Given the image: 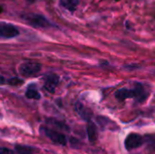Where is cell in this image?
<instances>
[{"label": "cell", "mask_w": 155, "mask_h": 154, "mask_svg": "<svg viewBox=\"0 0 155 154\" xmlns=\"http://www.w3.org/2000/svg\"><path fill=\"white\" fill-rule=\"evenodd\" d=\"M0 154H14V152L7 149V148L0 147Z\"/></svg>", "instance_id": "cell-16"}, {"label": "cell", "mask_w": 155, "mask_h": 154, "mask_svg": "<svg viewBox=\"0 0 155 154\" xmlns=\"http://www.w3.org/2000/svg\"><path fill=\"white\" fill-rule=\"evenodd\" d=\"M5 83V79L3 76L0 75V84H4Z\"/></svg>", "instance_id": "cell-17"}, {"label": "cell", "mask_w": 155, "mask_h": 154, "mask_svg": "<svg viewBox=\"0 0 155 154\" xmlns=\"http://www.w3.org/2000/svg\"><path fill=\"white\" fill-rule=\"evenodd\" d=\"M40 70H41V64H37V63H32V62L24 63L19 67L20 74L25 76L34 75V74L39 73Z\"/></svg>", "instance_id": "cell-4"}, {"label": "cell", "mask_w": 155, "mask_h": 154, "mask_svg": "<svg viewBox=\"0 0 155 154\" xmlns=\"http://www.w3.org/2000/svg\"><path fill=\"white\" fill-rule=\"evenodd\" d=\"M134 89L135 92V98L134 100L138 103H143L148 98V92L143 86V84L140 83H135L134 85Z\"/></svg>", "instance_id": "cell-6"}, {"label": "cell", "mask_w": 155, "mask_h": 154, "mask_svg": "<svg viewBox=\"0 0 155 154\" xmlns=\"http://www.w3.org/2000/svg\"><path fill=\"white\" fill-rule=\"evenodd\" d=\"M58 77L55 74H50L47 76V78L45 79V90H47L49 93H54L55 88L58 84Z\"/></svg>", "instance_id": "cell-8"}, {"label": "cell", "mask_w": 155, "mask_h": 154, "mask_svg": "<svg viewBox=\"0 0 155 154\" xmlns=\"http://www.w3.org/2000/svg\"><path fill=\"white\" fill-rule=\"evenodd\" d=\"M15 151L18 154H33V149L25 145H16Z\"/></svg>", "instance_id": "cell-13"}, {"label": "cell", "mask_w": 155, "mask_h": 154, "mask_svg": "<svg viewBox=\"0 0 155 154\" xmlns=\"http://www.w3.org/2000/svg\"><path fill=\"white\" fill-rule=\"evenodd\" d=\"M41 131L52 142H54L55 143H58V144H61L63 146H64L66 144V138L63 133H61L59 132H56V131H54L53 129L47 128V127H41Z\"/></svg>", "instance_id": "cell-2"}, {"label": "cell", "mask_w": 155, "mask_h": 154, "mask_svg": "<svg viewBox=\"0 0 155 154\" xmlns=\"http://www.w3.org/2000/svg\"><path fill=\"white\" fill-rule=\"evenodd\" d=\"M8 84L12 85V86H18V85H21L23 84L24 81L20 78H17V77H15V78H11L7 81Z\"/></svg>", "instance_id": "cell-15"}, {"label": "cell", "mask_w": 155, "mask_h": 154, "mask_svg": "<svg viewBox=\"0 0 155 154\" xmlns=\"http://www.w3.org/2000/svg\"><path fill=\"white\" fill-rule=\"evenodd\" d=\"M25 96L28 99H33V100L40 99V93L36 90H35V89H28L25 92Z\"/></svg>", "instance_id": "cell-14"}, {"label": "cell", "mask_w": 155, "mask_h": 154, "mask_svg": "<svg viewBox=\"0 0 155 154\" xmlns=\"http://www.w3.org/2000/svg\"><path fill=\"white\" fill-rule=\"evenodd\" d=\"M76 111L83 118H84L85 120H88V118H89L88 116H89L90 113L84 105H82L81 103H77L76 104Z\"/></svg>", "instance_id": "cell-12"}, {"label": "cell", "mask_w": 155, "mask_h": 154, "mask_svg": "<svg viewBox=\"0 0 155 154\" xmlns=\"http://www.w3.org/2000/svg\"><path fill=\"white\" fill-rule=\"evenodd\" d=\"M144 143L147 144L150 150L155 151V133L149 134L144 137Z\"/></svg>", "instance_id": "cell-11"}, {"label": "cell", "mask_w": 155, "mask_h": 154, "mask_svg": "<svg viewBox=\"0 0 155 154\" xmlns=\"http://www.w3.org/2000/svg\"><path fill=\"white\" fill-rule=\"evenodd\" d=\"M86 131H87V136H88L89 141L91 143H94L97 140V137H98L96 125L93 122L88 121V123H87V126H86Z\"/></svg>", "instance_id": "cell-9"}, {"label": "cell", "mask_w": 155, "mask_h": 154, "mask_svg": "<svg viewBox=\"0 0 155 154\" xmlns=\"http://www.w3.org/2000/svg\"><path fill=\"white\" fill-rule=\"evenodd\" d=\"M19 34L18 29L10 24H1L0 25V36L5 38H13Z\"/></svg>", "instance_id": "cell-5"}, {"label": "cell", "mask_w": 155, "mask_h": 154, "mask_svg": "<svg viewBox=\"0 0 155 154\" xmlns=\"http://www.w3.org/2000/svg\"><path fill=\"white\" fill-rule=\"evenodd\" d=\"M144 143V137L138 133H130L127 135L124 141V146L126 150L132 151L141 147Z\"/></svg>", "instance_id": "cell-1"}, {"label": "cell", "mask_w": 155, "mask_h": 154, "mask_svg": "<svg viewBox=\"0 0 155 154\" xmlns=\"http://www.w3.org/2000/svg\"><path fill=\"white\" fill-rule=\"evenodd\" d=\"M79 4V0H60V5L65 9L74 12Z\"/></svg>", "instance_id": "cell-10"}, {"label": "cell", "mask_w": 155, "mask_h": 154, "mask_svg": "<svg viewBox=\"0 0 155 154\" xmlns=\"http://www.w3.org/2000/svg\"><path fill=\"white\" fill-rule=\"evenodd\" d=\"M115 97L119 101H124L126 99H134L135 98L134 89H129L126 87L121 88L115 92Z\"/></svg>", "instance_id": "cell-7"}, {"label": "cell", "mask_w": 155, "mask_h": 154, "mask_svg": "<svg viewBox=\"0 0 155 154\" xmlns=\"http://www.w3.org/2000/svg\"><path fill=\"white\" fill-rule=\"evenodd\" d=\"M25 19L35 27H48L51 25V23L45 17L37 14H30Z\"/></svg>", "instance_id": "cell-3"}]
</instances>
